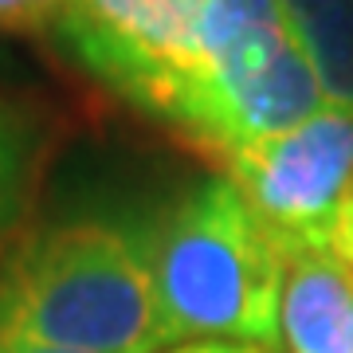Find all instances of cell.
Returning a JSON list of instances; mask_svg holds the SVG:
<instances>
[{
  "label": "cell",
  "mask_w": 353,
  "mask_h": 353,
  "mask_svg": "<svg viewBox=\"0 0 353 353\" xmlns=\"http://www.w3.org/2000/svg\"><path fill=\"white\" fill-rule=\"evenodd\" d=\"M51 32L94 83L224 161L326 106L275 0H67Z\"/></svg>",
  "instance_id": "cell-1"
},
{
  "label": "cell",
  "mask_w": 353,
  "mask_h": 353,
  "mask_svg": "<svg viewBox=\"0 0 353 353\" xmlns=\"http://www.w3.org/2000/svg\"><path fill=\"white\" fill-rule=\"evenodd\" d=\"M0 350H169L145 216L87 212L28 228L0 259Z\"/></svg>",
  "instance_id": "cell-2"
},
{
  "label": "cell",
  "mask_w": 353,
  "mask_h": 353,
  "mask_svg": "<svg viewBox=\"0 0 353 353\" xmlns=\"http://www.w3.org/2000/svg\"><path fill=\"white\" fill-rule=\"evenodd\" d=\"M145 248L165 345L279 350V243L228 173L192 181L145 216Z\"/></svg>",
  "instance_id": "cell-3"
},
{
  "label": "cell",
  "mask_w": 353,
  "mask_h": 353,
  "mask_svg": "<svg viewBox=\"0 0 353 353\" xmlns=\"http://www.w3.org/2000/svg\"><path fill=\"white\" fill-rule=\"evenodd\" d=\"M224 173L279 248H314L353 263V110L326 102L228 157Z\"/></svg>",
  "instance_id": "cell-4"
},
{
  "label": "cell",
  "mask_w": 353,
  "mask_h": 353,
  "mask_svg": "<svg viewBox=\"0 0 353 353\" xmlns=\"http://www.w3.org/2000/svg\"><path fill=\"white\" fill-rule=\"evenodd\" d=\"M279 353H353V263L279 248Z\"/></svg>",
  "instance_id": "cell-5"
},
{
  "label": "cell",
  "mask_w": 353,
  "mask_h": 353,
  "mask_svg": "<svg viewBox=\"0 0 353 353\" xmlns=\"http://www.w3.org/2000/svg\"><path fill=\"white\" fill-rule=\"evenodd\" d=\"M51 157V122L28 99L0 94V259L28 232Z\"/></svg>",
  "instance_id": "cell-6"
},
{
  "label": "cell",
  "mask_w": 353,
  "mask_h": 353,
  "mask_svg": "<svg viewBox=\"0 0 353 353\" xmlns=\"http://www.w3.org/2000/svg\"><path fill=\"white\" fill-rule=\"evenodd\" d=\"M303 55L310 59L322 94L353 110V0H275Z\"/></svg>",
  "instance_id": "cell-7"
},
{
  "label": "cell",
  "mask_w": 353,
  "mask_h": 353,
  "mask_svg": "<svg viewBox=\"0 0 353 353\" xmlns=\"http://www.w3.org/2000/svg\"><path fill=\"white\" fill-rule=\"evenodd\" d=\"M67 0H0V28H51Z\"/></svg>",
  "instance_id": "cell-8"
},
{
  "label": "cell",
  "mask_w": 353,
  "mask_h": 353,
  "mask_svg": "<svg viewBox=\"0 0 353 353\" xmlns=\"http://www.w3.org/2000/svg\"><path fill=\"white\" fill-rule=\"evenodd\" d=\"M157 353H275L263 345H232V341H189V345H169Z\"/></svg>",
  "instance_id": "cell-9"
},
{
  "label": "cell",
  "mask_w": 353,
  "mask_h": 353,
  "mask_svg": "<svg viewBox=\"0 0 353 353\" xmlns=\"http://www.w3.org/2000/svg\"><path fill=\"white\" fill-rule=\"evenodd\" d=\"M0 353H51V350H0Z\"/></svg>",
  "instance_id": "cell-10"
}]
</instances>
